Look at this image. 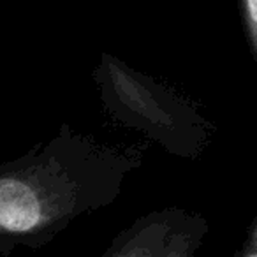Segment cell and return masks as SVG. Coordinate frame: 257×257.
<instances>
[{
  "mask_svg": "<svg viewBox=\"0 0 257 257\" xmlns=\"http://www.w3.org/2000/svg\"><path fill=\"white\" fill-rule=\"evenodd\" d=\"M147 148L104 143L64 123L50 141L0 164V257L39 248L76 217L109 204Z\"/></svg>",
  "mask_w": 257,
  "mask_h": 257,
  "instance_id": "6da1fadb",
  "label": "cell"
},
{
  "mask_svg": "<svg viewBox=\"0 0 257 257\" xmlns=\"http://www.w3.org/2000/svg\"><path fill=\"white\" fill-rule=\"evenodd\" d=\"M243 257H257V248H250L245 252V255Z\"/></svg>",
  "mask_w": 257,
  "mask_h": 257,
  "instance_id": "5b68a950",
  "label": "cell"
},
{
  "mask_svg": "<svg viewBox=\"0 0 257 257\" xmlns=\"http://www.w3.org/2000/svg\"><path fill=\"white\" fill-rule=\"evenodd\" d=\"M252 241H253V243H257V224H255V227H253V234H252ZM255 248H257V245H255Z\"/></svg>",
  "mask_w": 257,
  "mask_h": 257,
  "instance_id": "8992f818",
  "label": "cell"
},
{
  "mask_svg": "<svg viewBox=\"0 0 257 257\" xmlns=\"http://www.w3.org/2000/svg\"><path fill=\"white\" fill-rule=\"evenodd\" d=\"M239 4H241V16L246 39H248L250 50H252L257 64V0H239Z\"/></svg>",
  "mask_w": 257,
  "mask_h": 257,
  "instance_id": "277c9868",
  "label": "cell"
},
{
  "mask_svg": "<svg viewBox=\"0 0 257 257\" xmlns=\"http://www.w3.org/2000/svg\"><path fill=\"white\" fill-rule=\"evenodd\" d=\"M93 79L106 113L114 121L140 131L176 157H203L215 125L185 95L162 81L141 74L111 53L99 58Z\"/></svg>",
  "mask_w": 257,
  "mask_h": 257,
  "instance_id": "7a4b0ae2",
  "label": "cell"
},
{
  "mask_svg": "<svg viewBox=\"0 0 257 257\" xmlns=\"http://www.w3.org/2000/svg\"><path fill=\"white\" fill-rule=\"evenodd\" d=\"M206 231L196 213L171 208L143 217L116 239L107 257H194Z\"/></svg>",
  "mask_w": 257,
  "mask_h": 257,
  "instance_id": "3957f363",
  "label": "cell"
}]
</instances>
